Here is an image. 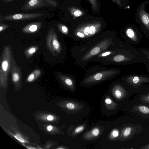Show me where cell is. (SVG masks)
<instances>
[{
  "label": "cell",
  "mask_w": 149,
  "mask_h": 149,
  "mask_svg": "<svg viewBox=\"0 0 149 149\" xmlns=\"http://www.w3.org/2000/svg\"><path fill=\"white\" fill-rule=\"evenodd\" d=\"M112 62L119 65H128L139 63L146 64L149 62L139 50L132 45L122 42L117 53L112 57Z\"/></svg>",
  "instance_id": "1"
},
{
  "label": "cell",
  "mask_w": 149,
  "mask_h": 149,
  "mask_svg": "<svg viewBox=\"0 0 149 149\" xmlns=\"http://www.w3.org/2000/svg\"><path fill=\"white\" fill-rule=\"evenodd\" d=\"M134 19L144 35L149 39V1H143L138 6Z\"/></svg>",
  "instance_id": "2"
},
{
  "label": "cell",
  "mask_w": 149,
  "mask_h": 149,
  "mask_svg": "<svg viewBox=\"0 0 149 149\" xmlns=\"http://www.w3.org/2000/svg\"><path fill=\"white\" fill-rule=\"evenodd\" d=\"M120 71V69L116 68L100 72L84 79L81 82L80 85L82 86H90L95 85L116 76Z\"/></svg>",
  "instance_id": "3"
},
{
  "label": "cell",
  "mask_w": 149,
  "mask_h": 149,
  "mask_svg": "<svg viewBox=\"0 0 149 149\" xmlns=\"http://www.w3.org/2000/svg\"><path fill=\"white\" fill-rule=\"evenodd\" d=\"M122 36L126 43L138 45L142 38V34L138 27L133 24L126 25L121 31Z\"/></svg>",
  "instance_id": "4"
},
{
  "label": "cell",
  "mask_w": 149,
  "mask_h": 149,
  "mask_svg": "<svg viewBox=\"0 0 149 149\" xmlns=\"http://www.w3.org/2000/svg\"><path fill=\"white\" fill-rule=\"evenodd\" d=\"M127 87L138 89L145 84H149V76L138 74H130L121 78Z\"/></svg>",
  "instance_id": "5"
},
{
  "label": "cell",
  "mask_w": 149,
  "mask_h": 149,
  "mask_svg": "<svg viewBox=\"0 0 149 149\" xmlns=\"http://www.w3.org/2000/svg\"><path fill=\"white\" fill-rule=\"evenodd\" d=\"M111 38H105L104 40L101 41L99 43L92 49L89 50L81 58L83 62H86L92 57L97 55L102 51L105 50L111 46V45H115L116 44L119 40L115 43L114 41H115L113 40V39L111 40Z\"/></svg>",
  "instance_id": "6"
},
{
  "label": "cell",
  "mask_w": 149,
  "mask_h": 149,
  "mask_svg": "<svg viewBox=\"0 0 149 149\" xmlns=\"http://www.w3.org/2000/svg\"><path fill=\"white\" fill-rule=\"evenodd\" d=\"M57 5L55 0H27L21 9L28 11L45 6L56 7Z\"/></svg>",
  "instance_id": "7"
},
{
  "label": "cell",
  "mask_w": 149,
  "mask_h": 149,
  "mask_svg": "<svg viewBox=\"0 0 149 149\" xmlns=\"http://www.w3.org/2000/svg\"><path fill=\"white\" fill-rule=\"evenodd\" d=\"M44 14L41 13H18L9 14L3 16V20L20 21L30 20L42 17Z\"/></svg>",
  "instance_id": "8"
},
{
  "label": "cell",
  "mask_w": 149,
  "mask_h": 149,
  "mask_svg": "<svg viewBox=\"0 0 149 149\" xmlns=\"http://www.w3.org/2000/svg\"><path fill=\"white\" fill-rule=\"evenodd\" d=\"M8 47H6L2 60L0 70L1 80H3L7 78V74L10 68V53Z\"/></svg>",
  "instance_id": "9"
},
{
  "label": "cell",
  "mask_w": 149,
  "mask_h": 149,
  "mask_svg": "<svg viewBox=\"0 0 149 149\" xmlns=\"http://www.w3.org/2000/svg\"><path fill=\"white\" fill-rule=\"evenodd\" d=\"M125 84L121 80H119L112 86L111 92L113 97L120 100L123 99L127 94V91L124 86Z\"/></svg>",
  "instance_id": "10"
},
{
  "label": "cell",
  "mask_w": 149,
  "mask_h": 149,
  "mask_svg": "<svg viewBox=\"0 0 149 149\" xmlns=\"http://www.w3.org/2000/svg\"><path fill=\"white\" fill-rule=\"evenodd\" d=\"M105 129L103 126L100 125L94 126L84 134L82 136V138L88 141L95 140L99 138L103 133Z\"/></svg>",
  "instance_id": "11"
},
{
  "label": "cell",
  "mask_w": 149,
  "mask_h": 149,
  "mask_svg": "<svg viewBox=\"0 0 149 149\" xmlns=\"http://www.w3.org/2000/svg\"><path fill=\"white\" fill-rule=\"evenodd\" d=\"M64 108L69 113L74 114L81 111L84 107L82 103L73 100H69L65 102Z\"/></svg>",
  "instance_id": "12"
},
{
  "label": "cell",
  "mask_w": 149,
  "mask_h": 149,
  "mask_svg": "<svg viewBox=\"0 0 149 149\" xmlns=\"http://www.w3.org/2000/svg\"><path fill=\"white\" fill-rule=\"evenodd\" d=\"M87 124L82 123L76 125L70 126L69 128V135L72 137L77 136L86 129Z\"/></svg>",
  "instance_id": "13"
},
{
  "label": "cell",
  "mask_w": 149,
  "mask_h": 149,
  "mask_svg": "<svg viewBox=\"0 0 149 149\" xmlns=\"http://www.w3.org/2000/svg\"><path fill=\"white\" fill-rule=\"evenodd\" d=\"M135 131V127L131 126H126L121 130L118 139L120 141L126 140L133 134Z\"/></svg>",
  "instance_id": "14"
},
{
  "label": "cell",
  "mask_w": 149,
  "mask_h": 149,
  "mask_svg": "<svg viewBox=\"0 0 149 149\" xmlns=\"http://www.w3.org/2000/svg\"><path fill=\"white\" fill-rule=\"evenodd\" d=\"M104 107L108 111H112L115 109L118 104L115 102L110 97L106 95L104 97Z\"/></svg>",
  "instance_id": "15"
},
{
  "label": "cell",
  "mask_w": 149,
  "mask_h": 149,
  "mask_svg": "<svg viewBox=\"0 0 149 149\" xmlns=\"http://www.w3.org/2000/svg\"><path fill=\"white\" fill-rule=\"evenodd\" d=\"M41 22H36L30 23L23 28L22 30L26 32H34L38 30L41 26Z\"/></svg>",
  "instance_id": "16"
},
{
  "label": "cell",
  "mask_w": 149,
  "mask_h": 149,
  "mask_svg": "<svg viewBox=\"0 0 149 149\" xmlns=\"http://www.w3.org/2000/svg\"><path fill=\"white\" fill-rule=\"evenodd\" d=\"M52 29L53 38H51V47H53L54 50L58 51L60 49V44L56 38L54 31Z\"/></svg>",
  "instance_id": "17"
},
{
  "label": "cell",
  "mask_w": 149,
  "mask_h": 149,
  "mask_svg": "<svg viewBox=\"0 0 149 149\" xmlns=\"http://www.w3.org/2000/svg\"><path fill=\"white\" fill-rule=\"evenodd\" d=\"M134 110L140 113L149 114V107L143 105H138L134 107Z\"/></svg>",
  "instance_id": "18"
},
{
  "label": "cell",
  "mask_w": 149,
  "mask_h": 149,
  "mask_svg": "<svg viewBox=\"0 0 149 149\" xmlns=\"http://www.w3.org/2000/svg\"><path fill=\"white\" fill-rule=\"evenodd\" d=\"M119 135V131L117 129H113L108 136V139L111 141L116 140Z\"/></svg>",
  "instance_id": "19"
},
{
  "label": "cell",
  "mask_w": 149,
  "mask_h": 149,
  "mask_svg": "<svg viewBox=\"0 0 149 149\" xmlns=\"http://www.w3.org/2000/svg\"><path fill=\"white\" fill-rule=\"evenodd\" d=\"M139 50L146 57L149 61V48H140L139 49Z\"/></svg>",
  "instance_id": "20"
},
{
  "label": "cell",
  "mask_w": 149,
  "mask_h": 149,
  "mask_svg": "<svg viewBox=\"0 0 149 149\" xmlns=\"http://www.w3.org/2000/svg\"><path fill=\"white\" fill-rule=\"evenodd\" d=\"M14 136L17 140L22 143H24L28 142L27 141H25L21 136L19 134H16L14 135Z\"/></svg>",
  "instance_id": "21"
},
{
  "label": "cell",
  "mask_w": 149,
  "mask_h": 149,
  "mask_svg": "<svg viewBox=\"0 0 149 149\" xmlns=\"http://www.w3.org/2000/svg\"><path fill=\"white\" fill-rule=\"evenodd\" d=\"M140 100L142 101L149 103V93L146 95H142L141 97Z\"/></svg>",
  "instance_id": "22"
},
{
  "label": "cell",
  "mask_w": 149,
  "mask_h": 149,
  "mask_svg": "<svg viewBox=\"0 0 149 149\" xmlns=\"http://www.w3.org/2000/svg\"><path fill=\"white\" fill-rule=\"evenodd\" d=\"M19 79V75L17 72H14L12 75V79L13 81L16 82L18 81Z\"/></svg>",
  "instance_id": "23"
},
{
  "label": "cell",
  "mask_w": 149,
  "mask_h": 149,
  "mask_svg": "<svg viewBox=\"0 0 149 149\" xmlns=\"http://www.w3.org/2000/svg\"><path fill=\"white\" fill-rule=\"evenodd\" d=\"M58 26L59 28L60 29H61V31H62L63 33H66L68 31V29L65 26L59 25H58Z\"/></svg>",
  "instance_id": "24"
},
{
  "label": "cell",
  "mask_w": 149,
  "mask_h": 149,
  "mask_svg": "<svg viewBox=\"0 0 149 149\" xmlns=\"http://www.w3.org/2000/svg\"><path fill=\"white\" fill-rule=\"evenodd\" d=\"M34 73L31 74L28 77L27 80L29 82L32 81L35 78V75Z\"/></svg>",
  "instance_id": "25"
},
{
  "label": "cell",
  "mask_w": 149,
  "mask_h": 149,
  "mask_svg": "<svg viewBox=\"0 0 149 149\" xmlns=\"http://www.w3.org/2000/svg\"><path fill=\"white\" fill-rule=\"evenodd\" d=\"M9 27V26L8 25L1 24L0 25V31L1 32Z\"/></svg>",
  "instance_id": "26"
},
{
  "label": "cell",
  "mask_w": 149,
  "mask_h": 149,
  "mask_svg": "<svg viewBox=\"0 0 149 149\" xmlns=\"http://www.w3.org/2000/svg\"><path fill=\"white\" fill-rule=\"evenodd\" d=\"M36 48L34 47H31L30 48L28 51V53L30 54H32L36 51Z\"/></svg>",
  "instance_id": "27"
},
{
  "label": "cell",
  "mask_w": 149,
  "mask_h": 149,
  "mask_svg": "<svg viewBox=\"0 0 149 149\" xmlns=\"http://www.w3.org/2000/svg\"><path fill=\"white\" fill-rule=\"evenodd\" d=\"M81 14L82 13L81 11L79 10H77L74 13V15L76 17H78L80 16L81 15Z\"/></svg>",
  "instance_id": "28"
},
{
  "label": "cell",
  "mask_w": 149,
  "mask_h": 149,
  "mask_svg": "<svg viewBox=\"0 0 149 149\" xmlns=\"http://www.w3.org/2000/svg\"><path fill=\"white\" fill-rule=\"evenodd\" d=\"M47 119L49 121H52L54 120V117L52 115H49L47 116Z\"/></svg>",
  "instance_id": "29"
},
{
  "label": "cell",
  "mask_w": 149,
  "mask_h": 149,
  "mask_svg": "<svg viewBox=\"0 0 149 149\" xmlns=\"http://www.w3.org/2000/svg\"><path fill=\"white\" fill-rule=\"evenodd\" d=\"M46 129L48 131H50L52 130L53 127L51 125H49L47 127Z\"/></svg>",
  "instance_id": "30"
},
{
  "label": "cell",
  "mask_w": 149,
  "mask_h": 149,
  "mask_svg": "<svg viewBox=\"0 0 149 149\" xmlns=\"http://www.w3.org/2000/svg\"><path fill=\"white\" fill-rule=\"evenodd\" d=\"M145 65H146V70L149 73V62Z\"/></svg>",
  "instance_id": "31"
},
{
  "label": "cell",
  "mask_w": 149,
  "mask_h": 149,
  "mask_svg": "<svg viewBox=\"0 0 149 149\" xmlns=\"http://www.w3.org/2000/svg\"><path fill=\"white\" fill-rule=\"evenodd\" d=\"M141 149H149V144L146 145L143 148H140Z\"/></svg>",
  "instance_id": "32"
},
{
  "label": "cell",
  "mask_w": 149,
  "mask_h": 149,
  "mask_svg": "<svg viewBox=\"0 0 149 149\" xmlns=\"http://www.w3.org/2000/svg\"><path fill=\"white\" fill-rule=\"evenodd\" d=\"M3 1L5 2L6 3H8L10 2L13 0H3Z\"/></svg>",
  "instance_id": "33"
}]
</instances>
